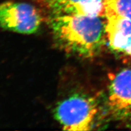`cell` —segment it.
<instances>
[{"instance_id": "cell-7", "label": "cell", "mask_w": 131, "mask_h": 131, "mask_svg": "<svg viewBox=\"0 0 131 131\" xmlns=\"http://www.w3.org/2000/svg\"><path fill=\"white\" fill-rule=\"evenodd\" d=\"M103 16L131 20V0H104Z\"/></svg>"}, {"instance_id": "cell-4", "label": "cell", "mask_w": 131, "mask_h": 131, "mask_svg": "<svg viewBox=\"0 0 131 131\" xmlns=\"http://www.w3.org/2000/svg\"><path fill=\"white\" fill-rule=\"evenodd\" d=\"M53 15H83L103 16L104 0H34Z\"/></svg>"}, {"instance_id": "cell-6", "label": "cell", "mask_w": 131, "mask_h": 131, "mask_svg": "<svg viewBox=\"0 0 131 131\" xmlns=\"http://www.w3.org/2000/svg\"><path fill=\"white\" fill-rule=\"evenodd\" d=\"M106 20L105 34L109 46L116 51L128 54L131 50V20L119 17Z\"/></svg>"}, {"instance_id": "cell-9", "label": "cell", "mask_w": 131, "mask_h": 131, "mask_svg": "<svg viewBox=\"0 0 131 131\" xmlns=\"http://www.w3.org/2000/svg\"><path fill=\"white\" fill-rule=\"evenodd\" d=\"M130 115H131V111H130Z\"/></svg>"}, {"instance_id": "cell-1", "label": "cell", "mask_w": 131, "mask_h": 131, "mask_svg": "<svg viewBox=\"0 0 131 131\" xmlns=\"http://www.w3.org/2000/svg\"><path fill=\"white\" fill-rule=\"evenodd\" d=\"M49 24L55 41L69 53L91 57L103 43L105 25L99 16L52 15Z\"/></svg>"}, {"instance_id": "cell-3", "label": "cell", "mask_w": 131, "mask_h": 131, "mask_svg": "<svg viewBox=\"0 0 131 131\" xmlns=\"http://www.w3.org/2000/svg\"><path fill=\"white\" fill-rule=\"evenodd\" d=\"M41 14L29 3L7 1L0 3V27L12 32L32 34L40 29Z\"/></svg>"}, {"instance_id": "cell-2", "label": "cell", "mask_w": 131, "mask_h": 131, "mask_svg": "<svg viewBox=\"0 0 131 131\" xmlns=\"http://www.w3.org/2000/svg\"><path fill=\"white\" fill-rule=\"evenodd\" d=\"M98 112L97 103L94 98L77 94L58 103L54 116L64 130L87 131L93 128Z\"/></svg>"}, {"instance_id": "cell-8", "label": "cell", "mask_w": 131, "mask_h": 131, "mask_svg": "<svg viewBox=\"0 0 131 131\" xmlns=\"http://www.w3.org/2000/svg\"><path fill=\"white\" fill-rule=\"evenodd\" d=\"M128 55H130V56H131V50H130V52H129Z\"/></svg>"}, {"instance_id": "cell-5", "label": "cell", "mask_w": 131, "mask_h": 131, "mask_svg": "<svg viewBox=\"0 0 131 131\" xmlns=\"http://www.w3.org/2000/svg\"><path fill=\"white\" fill-rule=\"evenodd\" d=\"M108 104L117 113L131 111V67L111 75Z\"/></svg>"}]
</instances>
